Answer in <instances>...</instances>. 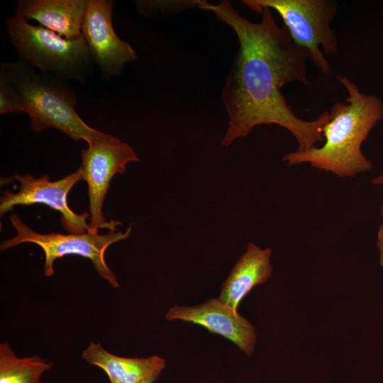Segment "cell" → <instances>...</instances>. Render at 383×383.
I'll use <instances>...</instances> for the list:
<instances>
[{"label": "cell", "instance_id": "cell-1", "mask_svg": "<svg viewBox=\"0 0 383 383\" xmlns=\"http://www.w3.org/2000/svg\"><path fill=\"white\" fill-rule=\"evenodd\" d=\"M199 9L213 12L231 27L239 43L222 91L228 116L223 146L247 136L260 125L275 124L289 131L297 141L298 151L323 143L322 128L330 118L326 111L313 121L297 116L282 89L288 83L309 84L308 52L296 45L287 28L279 26L267 7L262 8L260 22L243 17L227 0L217 4L198 0Z\"/></svg>", "mask_w": 383, "mask_h": 383}, {"label": "cell", "instance_id": "cell-2", "mask_svg": "<svg viewBox=\"0 0 383 383\" xmlns=\"http://www.w3.org/2000/svg\"><path fill=\"white\" fill-rule=\"evenodd\" d=\"M348 96L345 102L331 108L330 118L322 128L323 144L283 156L289 165L308 163L339 177H351L372 170V165L361 146L372 128L383 118V103L376 96L365 94L346 75H338Z\"/></svg>", "mask_w": 383, "mask_h": 383}, {"label": "cell", "instance_id": "cell-3", "mask_svg": "<svg viewBox=\"0 0 383 383\" xmlns=\"http://www.w3.org/2000/svg\"><path fill=\"white\" fill-rule=\"evenodd\" d=\"M0 73L16 89L33 131L55 128L88 145L113 136L89 126L81 118L76 111L77 93L67 80L43 72L37 74L18 60L1 62Z\"/></svg>", "mask_w": 383, "mask_h": 383}, {"label": "cell", "instance_id": "cell-4", "mask_svg": "<svg viewBox=\"0 0 383 383\" xmlns=\"http://www.w3.org/2000/svg\"><path fill=\"white\" fill-rule=\"evenodd\" d=\"M6 24L18 60L27 66L81 84L91 75L94 63L82 35L68 39L15 15Z\"/></svg>", "mask_w": 383, "mask_h": 383}, {"label": "cell", "instance_id": "cell-5", "mask_svg": "<svg viewBox=\"0 0 383 383\" xmlns=\"http://www.w3.org/2000/svg\"><path fill=\"white\" fill-rule=\"evenodd\" d=\"M243 4L258 12L274 9L281 16L291 38L309 53V59L323 74L331 72L325 55L338 52V38L331 27L338 4L333 0H245Z\"/></svg>", "mask_w": 383, "mask_h": 383}, {"label": "cell", "instance_id": "cell-6", "mask_svg": "<svg viewBox=\"0 0 383 383\" xmlns=\"http://www.w3.org/2000/svg\"><path fill=\"white\" fill-rule=\"evenodd\" d=\"M9 219L17 234L3 241L0 245L1 250L25 243L38 245L45 255L43 272L48 277L54 274V262L57 259L68 255H80L89 259L100 277L108 281L113 288L119 287L115 274L106 262L105 253L111 245L129 237L131 226H129L125 232L110 231L105 235L89 232L82 234L60 233L44 234L34 231L15 213L11 214Z\"/></svg>", "mask_w": 383, "mask_h": 383}, {"label": "cell", "instance_id": "cell-7", "mask_svg": "<svg viewBox=\"0 0 383 383\" xmlns=\"http://www.w3.org/2000/svg\"><path fill=\"white\" fill-rule=\"evenodd\" d=\"M84 179L88 187L89 233H98L99 228L116 231L121 223L107 221L102 211L103 204L114 175L123 174L126 165L139 162L136 152L127 143L117 138L96 141L81 152Z\"/></svg>", "mask_w": 383, "mask_h": 383}, {"label": "cell", "instance_id": "cell-8", "mask_svg": "<svg viewBox=\"0 0 383 383\" xmlns=\"http://www.w3.org/2000/svg\"><path fill=\"white\" fill-rule=\"evenodd\" d=\"M19 182L18 190H6L0 200V213L4 215L18 205L43 204L62 214L61 223L70 233L88 232L89 213L77 214L68 206L67 194L77 182L84 179L81 167L74 172L57 181H50L48 174L35 178L30 174H15Z\"/></svg>", "mask_w": 383, "mask_h": 383}, {"label": "cell", "instance_id": "cell-9", "mask_svg": "<svg viewBox=\"0 0 383 383\" xmlns=\"http://www.w3.org/2000/svg\"><path fill=\"white\" fill-rule=\"evenodd\" d=\"M114 1L89 0L82 25V35L94 64L104 79L118 76L137 54L131 45L116 33L112 23Z\"/></svg>", "mask_w": 383, "mask_h": 383}, {"label": "cell", "instance_id": "cell-10", "mask_svg": "<svg viewBox=\"0 0 383 383\" xmlns=\"http://www.w3.org/2000/svg\"><path fill=\"white\" fill-rule=\"evenodd\" d=\"M165 318L202 326L232 341L248 356L254 350L257 339L255 327L219 299L212 298L194 306H174L167 311Z\"/></svg>", "mask_w": 383, "mask_h": 383}, {"label": "cell", "instance_id": "cell-11", "mask_svg": "<svg viewBox=\"0 0 383 383\" xmlns=\"http://www.w3.org/2000/svg\"><path fill=\"white\" fill-rule=\"evenodd\" d=\"M89 0H18L15 16L68 38H80Z\"/></svg>", "mask_w": 383, "mask_h": 383}, {"label": "cell", "instance_id": "cell-12", "mask_svg": "<svg viewBox=\"0 0 383 383\" xmlns=\"http://www.w3.org/2000/svg\"><path fill=\"white\" fill-rule=\"evenodd\" d=\"M82 358L103 370L111 383H154L165 367V360L158 355L121 357L94 342L82 352Z\"/></svg>", "mask_w": 383, "mask_h": 383}, {"label": "cell", "instance_id": "cell-13", "mask_svg": "<svg viewBox=\"0 0 383 383\" xmlns=\"http://www.w3.org/2000/svg\"><path fill=\"white\" fill-rule=\"evenodd\" d=\"M272 250L249 243L223 282L218 299L235 311L243 299L257 285L264 284L272 273Z\"/></svg>", "mask_w": 383, "mask_h": 383}, {"label": "cell", "instance_id": "cell-14", "mask_svg": "<svg viewBox=\"0 0 383 383\" xmlns=\"http://www.w3.org/2000/svg\"><path fill=\"white\" fill-rule=\"evenodd\" d=\"M52 366L39 355L18 357L8 343L0 344V383H45L40 377Z\"/></svg>", "mask_w": 383, "mask_h": 383}, {"label": "cell", "instance_id": "cell-15", "mask_svg": "<svg viewBox=\"0 0 383 383\" xmlns=\"http://www.w3.org/2000/svg\"><path fill=\"white\" fill-rule=\"evenodd\" d=\"M23 113L18 95L7 78L0 73V114Z\"/></svg>", "mask_w": 383, "mask_h": 383}, {"label": "cell", "instance_id": "cell-16", "mask_svg": "<svg viewBox=\"0 0 383 383\" xmlns=\"http://www.w3.org/2000/svg\"><path fill=\"white\" fill-rule=\"evenodd\" d=\"M377 245L379 251V265L383 267V222L379 226L377 231Z\"/></svg>", "mask_w": 383, "mask_h": 383}, {"label": "cell", "instance_id": "cell-17", "mask_svg": "<svg viewBox=\"0 0 383 383\" xmlns=\"http://www.w3.org/2000/svg\"><path fill=\"white\" fill-rule=\"evenodd\" d=\"M372 183L374 185H382L383 184V172H382L379 175L374 177L372 180ZM380 214L383 216V204L380 208Z\"/></svg>", "mask_w": 383, "mask_h": 383}]
</instances>
